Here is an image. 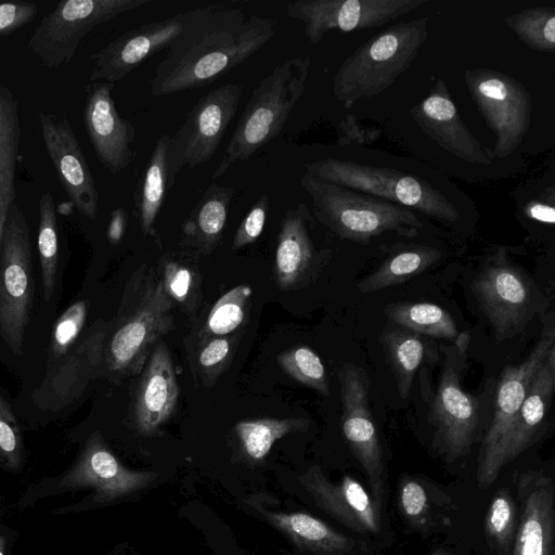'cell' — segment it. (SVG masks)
<instances>
[{
	"instance_id": "10",
	"label": "cell",
	"mask_w": 555,
	"mask_h": 555,
	"mask_svg": "<svg viewBox=\"0 0 555 555\" xmlns=\"http://www.w3.org/2000/svg\"><path fill=\"white\" fill-rule=\"evenodd\" d=\"M243 87L227 83L203 95L189 112L182 126L169 142L170 176L175 182L179 171L208 162L235 116Z\"/></svg>"
},
{
	"instance_id": "11",
	"label": "cell",
	"mask_w": 555,
	"mask_h": 555,
	"mask_svg": "<svg viewBox=\"0 0 555 555\" xmlns=\"http://www.w3.org/2000/svg\"><path fill=\"white\" fill-rule=\"evenodd\" d=\"M554 346L555 322L551 311L543 318L541 335L529 356L517 365L505 366L501 373L494 415L482 439L478 457L476 480L479 488L488 489L492 485L491 473L501 446L519 412L535 372Z\"/></svg>"
},
{
	"instance_id": "41",
	"label": "cell",
	"mask_w": 555,
	"mask_h": 555,
	"mask_svg": "<svg viewBox=\"0 0 555 555\" xmlns=\"http://www.w3.org/2000/svg\"><path fill=\"white\" fill-rule=\"evenodd\" d=\"M88 314V304L79 300L70 305L54 324L48 354V366L63 357L82 333Z\"/></svg>"
},
{
	"instance_id": "32",
	"label": "cell",
	"mask_w": 555,
	"mask_h": 555,
	"mask_svg": "<svg viewBox=\"0 0 555 555\" xmlns=\"http://www.w3.org/2000/svg\"><path fill=\"white\" fill-rule=\"evenodd\" d=\"M309 426L306 418L261 417L237 422L234 431L244 455L254 463H261L276 440L288 434L306 431Z\"/></svg>"
},
{
	"instance_id": "19",
	"label": "cell",
	"mask_w": 555,
	"mask_h": 555,
	"mask_svg": "<svg viewBox=\"0 0 555 555\" xmlns=\"http://www.w3.org/2000/svg\"><path fill=\"white\" fill-rule=\"evenodd\" d=\"M115 83L87 86L83 122L96 157L112 173H119L135 158V129L116 108L112 90Z\"/></svg>"
},
{
	"instance_id": "52",
	"label": "cell",
	"mask_w": 555,
	"mask_h": 555,
	"mask_svg": "<svg viewBox=\"0 0 555 555\" xmlns=\"http://www.w3.org/2000/svg\"><path fill=\"white\" fill-rule=\"evenodd\" d=\"M0 555H3V553L0 551Z\"/></svg>"
},
{
	"instance_id": "21",
	"label": "cell",
	"mask_w": 555,
	"mask_h": 555,
	"mask_svg": "<svg viewBox=\"0 0 555 555\" xmlns=\"http://www.w3.org/2000/svg\"><path fill=\"white\" fill-rule=\"evenodd\" d=\"M298 480L321 509L359 533L380 530L382 505L350 475L331 481L318 465L310 466Z\"/></svg>"
},
{
	"instance_id": "43",
	"label": "cell",
	"mask_w": 555,
	"mask_h": 555,
	"mask_svg": "<svg viewBox=\"0 0 555 555\" xmlns=\"http://www.w3.org/2000/svg\"><path fill=\"white\" fill-rule=\"evenodd\" d=\"M398 504L402 516L415 529L428 527L430 505L424 486L413 477H403L398 492Z\"/></svg>"
},
{
	"instance_id": "23",
	"label": "cell",
	"mask_w": 555,
	"mask_h": 555,
	"mask_svg": "<svg viewBox=\"0 0 555 555\" xmlns=\"http://www.w3.org/2000/svg\"><path fill=\"white\" fill-rule=\"evenodd\" d=\"M555 390V346L535 372L519 412L498 453L491 473L492 483L503 468L524 453L537 439L548 413Z\"/></svg>"
},
{
	"instance_id": "51",
	"label": "cell",
	"mask_w": 555,
	"mask_h": 555,
	"mask_svg": "<svg viewBox=\"0 0 555 555\" xmlns=\"http://www.w3.org/2000/svg\"><path fill=\"white\" fill-rule=\"evenodd\" d=\"M433 555H450V554L444 551H437Z\"/></svg>"
},
{
	"instance_id": "34",
	"label": "cell",
	"mask_w": 555,
	"mask_h": 555,
	"mask_svg": "<svg viewBox=\"0 0 555 555\" xmlns=\"http://www.w3.org/2000/svg\"><path fill=\"white\" fill-rule=\"evenodd\" d=\"M20 145L18 105L11 90L0 80V186L15 195Z\"/></svg>"
},
{
	"instance_id": "50",
	"label": "cell",
	"mask_w": 555,
	"mask_h": 555,
	"mask_svg": "<svg viewBox=\"0 0 555 555\" xmlns=\"http://www.w3.org/2000/svg\"><path fill=\"white\" fill-rule=\"evenodd\" d=\"M469 344L470 333L468 331L457 333V335L454 338V349L460 356L465 357Z\"/></svg>"
},
{
	"instance_id": "31",
	"label": "cell",
	"mask_w": 555,
	"mask_h": 555,
	"mask_svg": "<svg viewBox=\"0 0 555 555\" xmlns=\"http://www.w3.org/2000/svg\"><path fill=\"white\" fill-rule=\"evenodd\" d=\"M441 258V253L430 246L416 245L387 258L374 272L358 284L360 293H374L398 285L423 273Z\"/></svg>"
},
{
	"instance_id": "42",
	"label": "cell",
	"mask_w": 555,
	"mask_h": 555,
	"mask_svg": "<svg viewBox=\"0 0 555 555\" xmlns=\"http://www.w3.org/2000/svg\"><path fill=\"white\" fill-rule=\"evenodd\" d=\"M162 275H159L163 287L172 302L189 308L195 298L196 276L192 268L179 260L165 257L162 260Z\"/></svg>"
},
{
	"instance_id": "7",
	"label": "cell",
	"mask_w": 555,
	"mask_h": 555,
	"mask_svg": "<svg viewBox=\"0 0 555 555\" xmlns=\"http://www.w3.org/2000/svg\"><path fill=\"white\" fill-rule=\"evenodd\" d=\"M33 291L29 229L24 214L13 203L0 254V335L15 354L23 352Z\"/></svg>"
},
{
	"instance_id": "30",
	"label": "cell",
	"mask_w": 555,
	"mask_h": 555,
	"mask_svg": "<svg viewBox=\"0 0 555 555\" xmlns=\"http://www.w3.org/2000/svg\"><path fill=\"white\" fill-rule=\"evenodd\" d=\"M380 341L395 375L398 393L405 399L410 395L416 371L426 359V340L422 335L400 326L384 331Z\"/></svg>"
},
{
	"instance_id": "6",
	"label": "cell",
	"mask_w": 555,
	"mask_h": 555,
	"mask_svg": "<svg viewBox=\"0 0 555 555\" xmlns=\"http://www.w3.org/2000/svg\"><path fill=\"white\" fill-rule=\"evenodd\" d=\"M307 172L322 180L376 196L443 222H455L460 211L441 190L393 168L324 158L308 163Z\"/></svg>"
},
{
	"instance_id": "37",
	"label": "cell",
	"mask_w": 555,
	"mask_h": 555,
	"mask_svg": "<svg viewBox=\"0 0 555 555\" xmlns=\"http://www.w3.org/2000/svg\"><path fill=\"white\" fill-rule=\"evenodd\" d=\"M506 25L530 48L555 50V9L532 8L505 17Z\"/></svg>"
},
{
	"instance_id": "35",
	"label": "cell",
	"mask_w": 555,
	"mask_h": 555,
	"mask_svg": "<svg viewBox=\"0 0 555 555\" xmlns=\"http://www.w3.org/2000/svg\"><path fill=\"white\" fill-rule=\"evenodd\" d=\"M41 267L43 295L50 301L55 288L59 260V238L56 209L50 192L42 193L39 199V225L37 237Z\"/></svg>"
},
{
	"instance_id": "3",
	"label": "cell",
	"mask_w": 555,
	"mask_h": 555,
	"mask_svg": "<svg viewBox=\"0 0 555 555\" xmlns=\"http://www.w3.org/2000/svg\"><path fill=\"white\" fill-rule=\"evenodd\" d=\"M310 65L309 55L292 57L262 78L236 124L212 180L275 139L306 89Z\"/></svg>"
},
{
	"instance_id": "14",
	"label": "cell",
	"mask_w": 555,
	"mask_h": 555,
	"mask_svg": "<svg viewBox=\"0 0 555 555\" xmlns=\"http://www.w3.org/2000/svg\"><path fill=\"white\" fill-rule=\"evenodd\" d=\"M426 3V0H297L286 15L304 24L308 40L317 44L334 29L363 30L383 26Z\"/></svg>"
},
{
	"instance_id": "33",
	"label": "cell",
	"mask_w": 555,
	"mask_h": 555,
	"mask_svg": "<svg viewBox=\"0 0 555 555\" xmlns=\"http://www.w3.org/2000/svg\"><path fill=\"white\" fill-rule=\"evenodd\" d=\"M387 317L397 325L422 336L454 339L457 335L452 317L429 302H397L386 306Z\"/></svg>"
},
{
	"instance_id": "25",
	"label": "cell",
	"mask_w": 555,
	"mask_h": 555,
	"mask_svg": "<svg viewBox=\"0 0 555 555\" xmlns=\"http://www.w3.org/2000/svg\"><path fill=\"white\" fill-rule=\"evenodd\" d=\"M310 211L302 203L288 208L281 221L274 259L276 283L281 288L297 285L315 257L309 234Z\"/></svg>"
},
{
	"instance_id": "39",
	"label": "cell",
	"mask_w": 555,
	"mask_h": 555,
	"mask_svg": "<svg viewBox=\"0 0 555 555\" xmlns=\"http://www.w3.org/2000/svg\"><path fill=\"white\" fill-rule=\"evenodd\" d=\"M280 367L296 382L328 396L330 385L320 357L308 346L289 348L276 357Z\"/></svg>"
},
{
	"instance_id": "47",
	"label": "cell",
	"mask_w": 555,
	"mask_h": 555,
	"mask_svg": "<svg viewBox=\"0 0 555 555\" xmlns=\"http://www.w3.org/2000/svg\"><path fill=\"white\" fill-rule=\"evenodd\" d=\"M128 222V215L124 208H116L111 215V220L107 227V238L116 245L122 238Z\"/></svg>"
},
{
	"instance_id": "48",
	"label": "cell",
	"mask_w": 555,
	"mask_h": 555,
	"mask_svg": "<svg viewBox=\"0 0 555 555\" xmlns=\"http://www.w3.org/2000/svg\"><path fill=\"white\" fill-rule=\"evenodd\" d=\"M526 214L535 221L551 225L555 223V209L553 205L533 202L526 208Z\"/></svg>"
},
{
	"instance_id": "13",
	"label": "cell",
	"mask_w": 555,
	"mask_h": 555,
	"mask_svg": "<svg viewBox=\"0 0 555 555\" xmlns=\"http://www.w3.org/2000/svg\"><path fill=\"white\" fill-rule=\"evenodd\" d=\"M464 359L454 348L446 349L443 367L429 412L436 443L449 462L469 452L479 424L478 400L464 391L461 383Z\"/></svg>"
},
{
	"instance_id": "16",
	"label": "cell",
	"mask_w": 555,
	"mask_h": 555,
	"mask_svg": "<svg viewBox=\"0 0 555 555\" xmlns=\"http://www.w3.org/2000/svg\"><path fill=\"white\" fill-rule=\"evenodd\" d=\"M202 8V7H201ZM201 8L126 31L89 56L91 82L115 83L156 52L166 49L197 16Z\"/></svg>"
},
{
	"instance_id": "38",
	"label": "cell",
	"mask_w": 555,
	"mask_h": 555,
	"mask_svg": "<svg viewBox=\"0 0 555 555\" xmlns=\"http://www.w3.org/2000/svg\"><path fill=\"white\" fill-rule=\"evenodd\" d=\"M517 522L514 499L507 490H499L489 504L483 521L486 538L499 555L511 554Z\"/></svg>"
},
{
	"instance_id": "27",
	"label": "cell",
	"mask_w": 555,
	"mask_h": 555,
	"mask_svg": "<svg viewBox=\"0 0 555 555\" xmlns=\"http://www.w3.org/2000/svg\"><path fill=\"white\" fill-rule=\"evenodd\" d=\"M234 194L231 186L211 183L182 224V243L207 255L221 241L229 206Z\"/></svg>"
},
{
	"instance_id": "22",
	"label": "cell",
	"mask_w": 555,
	"mask_h": 555,
	"mask_svg": "<svg viewBox=\"0 0 555 555\" xmlns=\"http://www.w3.org/2000/svg\"><path fill=\"white\" fill-rule=\"evenodd\" d=\"M134 401V425L141 436H158L173 415L179 384L167 346L160 340L142 370Z\"/></svg>"
},
{
	"instance_id": "8",
	"label": "cell",
	"mask_w": 555,
	"mask_h": 555,
	"mask_svg": "<svg viewBox=\"0 0 555 555\" xmlns=\"http://www.w3.org/2000/svg\"><path fill=\"white\" fill-rule=\"evenodd\" d=\"M151 0H67L43 16L28 41L30 51L51 69L67 64L95 27Z\"/></svg>"
},
{
	"instance_id": "29",
	"label": "cell",
	"mask_w": 555,
	"mask_h": 555,
	"mask_svg": "<svg viewBox=\"0 0 555 555\" xmlns=\"http://www.w3.org/2000/svg\"><path fill=\"white\" fill-rule=\"evenodd\" d=\"M83 469L108 496L130 494L147 487L157 477L154 472L131 470L121 465L100 437L91 439L85 455Z\"/></svg>"
},
{
	"instance_id": "24",
	"label": "cell",
	"mask_w": 555,
	"mask_h": 555,
	"mask_svg": "<svg viewBox=\"0 0 555 555\" xmlns=\"http://www.w3.org/2000/svg\"><path fill=\"white\" fill-rule=\"evenodd\" d=\"M412 114L423 131L454 156L472 164L492 162L493 154L481 146L462 121L443 81L438 80L435 91Z\"/></svg>"
},
{
	"instance_id": "49",
	"label": "cell",
	"mask_w": 555,
	"mask_h": 555,
	"mask_svg": "<svg viewBox=\"0 0 555 555\" xmlns=\"http://www.w3.org/2000/svg\"><path fill=\"white\" fill-rule=\"evenodd\" d=\"M16 195L10 193L4 188L0 186V254L2 248L3 233L8 212L13 203H15Z\"/></svg>"
},
{
	"instance_id": "17",
	"label": "cell",
	"mask_w": 555,
	"mask_h": 555,
	"mask_svg": "<svg viewBox=\"0 0 555 555\" xmlns=\"http://www.w3.org/2000/svg\"><path fill=\"white\" fill-rule=\"evenodd\" d=\"M109 324L96 321L81 333L73 347L48 366L47 376L36 391L46 409L56 411L77 399L90 380L104 369V348Z\"/></svg>"
},
{
	"instance_id": "18",
	"label": "cell",
	"mask_w": 555,
	"mask_h": 555,
	"mask_svg": "<svg viewBox=\"0 0 555 555\" xmlns=\"http://www.w3.org/2000/svg\"><path fill=\"white\" fill-rule=\"evenodd\" d=\"M38 119L46 151L67 196L81 215L94 220L99 193L70 121L41 111Z\"/></svg>"
},
{
	"instance_id": "46",
	"label": "cell",
	"mask_w": 555,
	"mask_h": 555,
	"mask_svg": "<svg viewBox=\"0 0 555 555\" xmlns=\"http://www.w3.org/2000/svg\"><path fill=\"white\" fill-rule=\"evenodd\" d=\"M20 446L18 425L10 403L0 396V453L13 457Z\"/></svg>"
},
{
	"instance_id": "1",
	"label": "cell",
	"mask_w": 555,
	"mask_h": 555,
	"mask_svg": "<svg viewBox=\"0 0 555 555\" xmlns=\"http://www.w3.org/2000/svg\"><path fill=\"white\" fill-rule=\"evenodd\" d=\"M275 35V21L240 8L210 4L167 48L150 80L151 94L208 85L247 61Z\"/></svg>"
},
{
	"instance_id": "28",
	"label": "cell",
	"mask_w": 555,
	"mask_h": 555,
	"mask_svg": "<svg viewBox=\"0 0 555 555\" xmlns=\"http://www.w3.org/2000/svg\"><path fill=\"white\" fill-rule=\"evenodd\" d=\"M170 134H162L152 151L134 193V206L144 235L155 234V221L167 191L173 184L169 166Z\"/></svg>"
},
{
	"instance_id": "12",
	"label": "cell",
	"mask_w": 555,
	"mask_h": 555,
	"mask_svg": "<svg viewBox=\"0 0 555 555\" xmlns=\"http://www.w3.org/2000/svg\"><path fill=\"white\" fill-rule=\"evenodd\" d=\"M465 79L473 100L495 134L493 156H508L521 143L530 126L529 93L514 78L494 70H467Z\"/></svg>"
},
{
	"instance_id": "2",
	"label": "cell",
	"mask_w": 555,
	"mask_h": 555,
	"mask_svg": "<svg viewBox=\"0 0 555 555\" xmlns=\"http://www.w3.org/2000/svg\"><path fill=\"white\" fill-rule=\"evenodd\" d=\"M173 302L153 268L142 264L129 279L104 348V369L119 382L140 374L160 338L173 328Z\"/></svg>"
},
{
	"instance_id": "44",
	"label": "cell",
	"mask_w": 555,
	"mask_h": 555,
	"mask_svg": "<svg viewBox=\"0 0 555 555\" xmlns=\"http://www.w3.org/2000/svg\"><path fill=\"white\" fill-rule=\"evenodd\" d=\"M269 211V196L263 193L246 214L233 237L232 249L249 245L261 235Z\"/></svg>"
},
{
	"instance_id": "36",
	"label": "cell",
	"mask_w": 555,
	"mask_h": 555,
	"mask_svg": "<svg viewBox=\"0 0 555 555\" xmlns=\"http://www.w3.org/2000/svg\"><path fill=\"white\" fill-rule=\"evenodd\" d=\"M253 291L247 284H240L224 293L211 307L205 322L204 334L230 336L245 324Z\"/></svg>"
},
{
	"instance_id": "4",
	"label": "cell",
	"mask_w": 555,
	"mask_h": 555,
	"mask_svg": "<svg viewBox=\"0 0 555 555\" xmlns=\"http://www.w3.org/2000/svg\"><path fill=\"white\" fill-rule=\"evenodd\" d=\"M300 184L311 197L317 219L338 236L358 243L386 232L413 237L423 227L413 210L335 184L306 172Z\"/></svg>"
},
{
	"instance_id": "45",
	"label": "cell",
	"mask_w": 555,
	"mask_h": 555,
	"mask_svg": "<svg viewBox=\"0 0 555 555\" xmlns=\"http://www.w3.org/2000/svg\"><path fill=\"white\" fill-rule=\"evenodd\" d=\"M38 14V5L33 2H0V36L11 33L30 23Z\"/></svg>"
},
{
	"instance_id": "26",
	"label": "cell",
	"mask_w": 555,
	"mask_h": 555,
	"mask_svg": "<svg viewBox=\"0 0 555 555\" xmlns=\"http://www.w3.org/2000/svg\"><path fill=\"white\" fill-rule=\"evenodd\" d=\"M254 508L266 521L305 552L314 555H343L357 546V542L350 537L307 513L276 512L256 505Z\"/></svg>"
},
{
	"instance_id": "15",
	"label": "cell",
	"mask_w": 555,
	"mask_h": 555,
	"mask_svg": "<svg viewBox=\"0 0 555 555\" xmlns=\"http://www.w3.org/2000/svg\"><path fill=\"white\" fill-rule=\"evenodd\" d=\"M345 439L364 470L372 498L382 505L384 494L383 450L369 408V378L364 369L345 363L338 373Z\"/></svg>"
},
{
	"instance_id": "40",
	"label": "cell",
	"mask_w": 555,
	"mask_h": 555,
	"mask_svg": "<svg viewBox=\"0 0 555 555\" xmlns=\"http://www.w3.org/2000/svg\"><path fill=\"white\" fill-rule=\"evenodd\" d=\"M235 335V334H234ZM203 335L195 349V369L205 386L214 385L229 366L236 336Z\"/></svg>"
},
{
	"instance_id": "9",
	"label": "cell",
	"mask_w": 555,
	"mask_h": 555,
	"mask_svg": "<svg viewBox=\"0 0 555 555\" xmlns=\"http://www.w3.org/2000/svg\"><path fill=\"white\" fill-rule=\"evenodd\" d=\"M472 289L499 341L520 333L539 309L538 291L504 250L487 259Z\"/></svg>"
},
{
	"instance_id": "20",
	"label": "cell",
	"mask_w": 555,
	"mask_h": 555,
	"mask_svg": "<svg viewBox=\"0 0 555 555\" xmlns=\"http://www.w3.org/2000/svg\"><path fill=\"white\" fill-rule=\"evenodd\" d=\"M520 516L509 555H553L555 487L542 470H527L516 478Z\"/></svg>"
},
{
	"instance_id": "5",
	"label": "cell",
	"mask_w": 555,
	"mask_h": 555,
	"mask_svg": "<svg viewBox=\"0 0 555 555\" xmlns=\"http://www.w3.org/2000/svg\"><path fill=\"white\" fill-rule=\"evenodd\" d=\"M428 37V18L392 25L363 42L339 66L333 93L345 107L374 96L408 69Z\"/></svg>"
}]
</instances>
